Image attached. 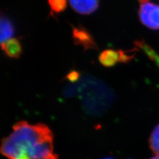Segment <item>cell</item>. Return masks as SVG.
Here are the masks:
<instances>
[{
	"mask_svg": "<svg viewBox=\"0 0 159 159\" xmlns=\"http://www.w3.org/2000/svg\"><path fill=\"white\" fill-rule=\"evenodd\" d=\"M0 153L8 159H58L53 135L44 124L19 121L0 145Z\"/></svg>",
	"mask_w": 159,
	"mask_h": 159,
	"instance_id": "1",
	"label": "cell"
},
{
	"mask_svg": "<svg viewBox=\"0 0 159 159\" xmlns=\"http://www.w3.org/2000/svg\"><path fill=\"white\" fill-rule=\"evenodd\" d=\"M76 84L77 96L89 113H102L110 106L114 97L113 92L100 80L86 74L81 75Z\"/></svg>",
	"mask_w": 159,
	"mask_h": 159,
	"instance_id": "2",
	"label": "cell"
},
{
	"mask_svg": "<svg viewBox=\"0 0 159 159\" xmlns=\"http://www.w3.org/2000/svg\"><path fill=\"white\" fill-rule=\"evenodd\" d=\"M139 17L141 23L152 30L159 29V5L151 0H139Z\"/></svg>",
	"mask_w": 159,
	"mask_h": 159,
	"instance_id": "3",
	"label": "cell"
},
{
	"mask_svg": "<svg viewBox=\"0 0 159 159\" xmlns=\"http://www.w3.org/2000/svg\"><path fill=\"white\" fill-rule=\"evenodd\" d=\"M72 38L74 44L80 45L84 49H98L96 43L90 33L82 26L72 27Z\"/></svg>",
	"mask_w": 159,
	"mask_h": 159,
	"instance_id": "4",
	"label": "cell"
},
{
	"mask_svg": "<svg viewBox=\"0 0 159 159\" xmlns=\"http://www.w3.org/2000/svg\"><path fill=\"white\" fill-rule=\"evenodd\" d=\"M130 58L125 52L121 51L107 49L99 54V61L103 66L111 67L118 62H127Z\"/></svg>",
	"mask_w": 159,
	"mask_h": 159,
	"instance_id": "5",
	"label": "cell"
},
{
	"mask_svg": "<svg viewBox=\"0 0 159 159\" xmlns=\"http://www.w3.org/2000/svg\"><path fill=\"white\" fill-rule=\"evenodd\" d=\"M72 8L79 14L89 15L96 11L99 0H68Z\"/></svg>",
	"mask_w": 159,
	"mask_h": 159,
	"instance_id": "6",
	"label": "cell"
},
{
	"mask_svg": "<svg viewBox=\"0 0 159 159\" xmlns=\"http://www.w3.org/2000/svg\"><path fill=\"white\" fill-rule=\"evenodd\" d=\"M14 33L15 27L11 19L0 11V45L11 39Z\"/></svg>",
	"mask_w": 159,
	"mask_h": 159,
	"instance_id": "7",
	"label": "cell"
},
{
	"mask_svg": "<svg viewBox=\"0 0 159 159\" xmlns=\"http://www.w3.org/2000/svg\"><path fill=\"white\" fill-rule=\"evenodd\" d=\"M2 50L6 55L12 58H18L22 53L21 43L19 39L12 38L1 45Z\"/></svg>",
	"mask_w": 159,
	"mask_h": 159,
	"instance_id": "8",
	"label": "cell"
},
{
	"mask_svg": "<svg viewBox=\"0 0 159 159\" xmlns=\"http://www.w3.org/2000/svg\"><path fill=\"white\" fill-rule=\"evenodd\" d=\"M136 46L145 53L148 58L156 64L159 68V54L154 50L150 45H148L144 41H138L136 43Z\"/></svg>",
	"mask_w": 159,
	"mask_h": 159,
	"instance_id": "9",
	"label": "cell"
},
{
	"mask_svg": "<svg viewBox=\"0 0 159 159\" xmlns=\"http://www.w3.org/2000/svg\"><path fill=\"white\" fill-rule=\"evenodd\" d=\"M149 146L156 155H159V124L155 127L151 133L149 139Z\"/></svg>",
	"mask_w": 159,
	"mask_h": 159,
	"instance_id": "10",
	"label": "cell"
},
{
	"mask_svg": "<svg viewBox=\"0 0 159 159\" xmlns=\"http://www.w3.org/2000/svg\"><path fill=\"white\" fill-rule=\"evenodd\" d=\"M52 14H58L64 11L67 7L66 0H48Z\"/></svg>",
	"mask_w": 159,
	"mask_h": 159,
	"instance_id": "11",
	"label": "cell"
},
{
	"mask_svg": "<svg viewBox=\"0 0 159 159\" xmlns=\"http://www.w3.org/2000/svg\"><path fill=\"white\" fill-rule=\"evenodd\" d=\"M81 77V74L76 70H71L66 76V80L71 83L77 82Z\"/></svg>",
	"mask_w": 159,
	"mask_h": 159,
	"instance_id": "12",
	"label": "cell"
},
{
	"mask_svg": "<svg viewBox=\"0 0 159 159\" xmlns=\"http://www.w3.org/2000/svg\"><path fill=\"white\" fill-rule=\"evenodd\" d=\"M151 159H159V155H156L154 157H152Z\"/></svg>",
	"mask_w": 159,
	"mask_h": 159,
	"instance_id": "13",
	"label": "cell"
},
{
	"mask_svg": "<svg viewBox=\"0 0 159 159\" xmlns=\"http://www.w3.org/2000/svg\"><path fill=\"white\" fill-rule=\"evenodd\" d=\"M104 159H114V158H104Z\"/></svg>",
	"mask_w": 159,
	"mask_h": 159,
	"instance_id": "14",
	"label": "cell"
}]
</instances>
